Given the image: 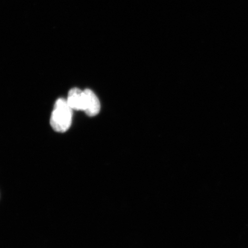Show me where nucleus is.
<instances>
[{"instance_id":"f257e3e1","label":"nucleus","mask_w":248,"mask_h":248,"mask_svg":"<svg viewBox=\"0 0 248 248\" xmlns=\"http://www.w3.org/2000/svg\"><path fill=\"white\" fill-rule=\"evenodd\" d=\"M73 110L66 99L59 98L56 101L50 119L51 125L54 131L63 133L70 128L72 123Z\"/></svg>"},{"instance_id":"f03ea898","label":"nucleus","mask_w":248,"mask_h":248,"mask_svg":"<svg viewBox=\"0 0 248 248\" xmlns=\"http://www.w3.org/2000/svg\"><path fill=\"white\" fill-rule=\"evenodd\" d=\"M83 92H84V103H83V111H85L89 116H97L101 109L100 100L91 89H85Z\"/></svg>"},{"instance_id":"7ed1b4c3","label":"nucleus","mask_w":248,"mask_h":248,"mask_svg":"<svg viewBox=\"0 0 248 248\" xmlns=\"http://www.w3.org/2000/svg\"><path fill=\"white\" fill-rule=\"evenodd\" d=\"M68 104L73 110H81L83 109L84 103V92L78 88L71 89L66 99Z\"/></svg>"}]
</instances>
